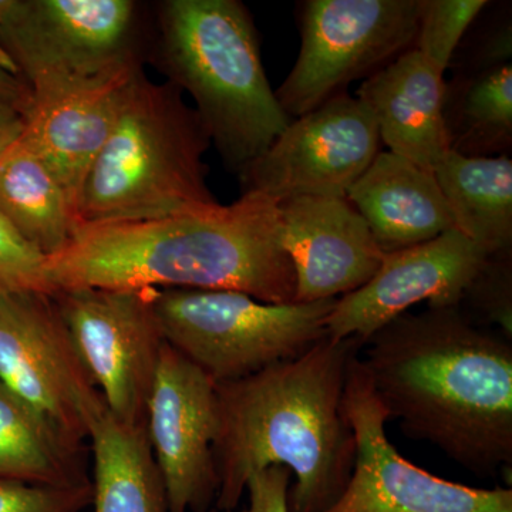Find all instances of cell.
<instances>
[{
    "label": "cell",
    "instance_id": "1",
    "mask_svg": "<svg viewBox=\"0 0 512 512\" xmlns=\"http://www.w3.org/2000/svg\"><path fill=\"white\" fill-rule=\"evenodd\" d=\"M362 363L390 420L480 477L512 467V340L463 309L402 316L365 343Z\"/></svg>",
    "mask_w": 512,
    "mask_h": 512
},
{
    "label": "cell",
    "instance_id": "2",
    "mask_svg": "<svg viewBox=\"0 0 512 512\" xmlns=\"http://www.w3.org/2000/svg\"><path fill=\"white\" fill-rule=\"evenodd\" d=\"M362 348L359 339L326 336L295 359L215 384L214 511L237 510L249 478L272 466L295 476L289 512H328L338 503L356 460L343 394Z\"/></svg>",
    "mask_w": 512,
    "mask_h": 512
},
{
    "label": "cell",
    "instance_id": "3",
    "mask_svg": "<svg viewBox=\"0 0 512 512\" xmlns=\"http://www.w3.org/2000/svg\"><path fill=\"white\" fill-rule=\"evenodd\" d=\"M46 279L52 293L202 289L272 305L295 303L296 293L278 202L259 192L160 220L82 225L63 251L46 258Z\"/></svg>",
    "mask_w": 512,
    "mask_h": 512
},
{
    "label": "cell",
    "instance_id": "4",
    "mask_svg": "<svg viewBox=\"0 0 512 512\" xmlns=\"http://www.w3.org/2000/svg\"><path fill=\"white\" fill-rule=\"evenodd\" d=\"M148 59L207 127L229 171L241 174L291 119L266 77L254 19L239 0H164L156 6Z\"/></svg>",
    "mask_w": 512,
    "mask_h": 512
},
{
    "label": "cell",
    "instance_id": "5",
    "mask_svg": "<svg viewBox=\"0 0 512 512\" xmlns=\"http://www.w3.org/2000/svg\"><path fill=\"white\" fill-rule=\"evenodd\" d=\"M211 146L184 94L140 70L84 181L79 227L160 220L217 204L204 163Z\"/></svg>",
    "mask_w": 512,
    "mask_h": 512
},
{
    "label": "cell",
    "instance_id": "6",
    "mask_svg": "<svg viewBox=\"0 0 512 512\" xmlns=\"http://www.w3.org/2000/svg\"><path fill=\"white\" fill-rule=\"evenodd\" d=\"M336 299L272 305L235 291L156 289L165 342L215 384L303 355L328 336Z\"/></svg>",
    "mask_w": 512,
    "mask_h": 512
},
{
    "label": "cell",
    "instance_id": "7",
    "mask_svg": "<svg viewBox=\"0 0 512 512\" xmlns=\"http://www.w3.org/2000/svg\"><path fill=\"white\" fill-rule=\"evenodd\" d=\"M146 16L134 0H15L0 57L46 96L143 67Z\"/></svg>",
    "mask_w": 512,
    "mask_h": 512
},
{
    "label": "cell",
    "instance_id": "8",
    "mask_svg": "<svg viewBox=\"0 0 512 512\" xmlns=\"http://www.w3.org/2000/svg\"><path fill=\"white\" fill-rule=\"evenodd\" d=\"M301 49L276 99L289 119L348 93L414 49L420 0H306Z\"/></svg>",
    "mask_w": 512,
    "mask_h": 512
},
{
    "label": "cell",
    "instance_id": "9",
    "mask_svg": "<svg viewBox=\"0 0 512 512\" xmlns=\"http://www.w3.org/2000/svg\"><path fill=\"white\" fill-rule=\"evenodd\" d=\"M156 289L83 288L52 293L70 338L107 410L146 426L165 346Z\"/></svg>",
    "mask_w": 512,
    "mask_h": 512
},
{
    "label": "cell",
    "instance_id": "10",
    "mask_svg": "<svg viewBox=\"0 0 512 512\" xmlns=\"http://www.w3.org/2000/svg\"><path fill=\"white\" fill-rule=\"evenodd\" d=\"M0 380L64 440L84 447L100 393L49 293H0Z\"/></svg>",
    "mask_w": 512,
    "mask_h": 512
},
{
    "label": "cell",
    "instance_id": "11",
    "mask_svg": "<svg viewBox=\"0 0 512 512\" xmlns=\"http://www.w3.org/2000/svg\"><path fill=\"white\" fill-rule=\"evenodd\" d=\"M343 406L356 439L348 487L328 512H512V488H473L444 480L400 456L386 434L389 414L357 356Z\"/></svg>",
    "mask_w": 512,
    "mask_h": 512
},
{
    "label": "cell",
    "instance_id": "12",
    "mask_svg": "<svg viewBox=\"0 0 512 512\" xmlns=\"http://www.w3.org/2000/svg\"><path fill=\"white\" fill-rule=\"evenodd\" d=\"M379 131L365 103L348 93L291 120L261 157L238 175L242 192L275 202L346 198L380 153Z\"/></svg>",
    "mask_w": 512,
    "mask_h": 512
},
{
    "label": "cell",
    "instance_id": "13",
    "mask_svg": "<svg viewBox=\"0 0 512 512\" xmlns=\"http://www.w3.org/2000/svg\"><path fill=\"white\" fill-rule=\"evenodd\" d=\"M215 383L165 343L147 407L148 441L168 512H211L218 493Z\"/></svg>",
    "mask_w": 512,
    "mask_h": 512
},
{
    "label": "cell",
    "instance_id": "14",
    "mask_svg": "<svg viewBox=\"0 0 512 512\" xmlns=\"http://www.w3.org/2000/svg\"><path fill=\"white\" fill-rule=\"evenodd\" d=\"M488 256L457 229L384 255L379 271L365 286L336 299L326 322L328 338H356L365 345L377 330L417 303L460 308L468 285Z\"/></svg>",
    "mask_w": 512,
    "mask_h": 512
},
{
    "label": "cell",
    "instance_id": "15",
    "mask_svg": "<svg viewBox=\"0 0 512 512\" xmlns=\"http://www.w3.org/2000/svg\"><path fill=\"white\" fill-rule=\"evenodd\" d=\"M278 205L282 244L295 271V303L342 298L379 271L386 254L346 198H295Z\"/></svg>",
    "mask_w": 512,
    "mask_h": 512
},
{
    "label": "cell",
    "instance_id": "16",
    "mask_svg": "<svg viewBox=\"0 0 512 512\" xmlns=\"http://www.w3.org/2000/svg\"><path fill=\"white\" fill-rule=\"evenodd\" d=\"M140 70L143 67L32 99L23 138L56 175L76 214L90 167L116 123L127 84Z\"/></svg>",
    "mask_w": 512,
    "mask_h": 512
},
{
    "label": "cell",
    "instance_id": "17",
    "mask_svg": "<svg viewBox=\"0 0 512 512\" xmlns=\"http://www.w3.org/2000/svg\"><path fill=\"white\" fill-rule=\"evenodd\" d=\"M444 73L416 49L357 89L390 153L433 171L448 151L443 123Z\"/></svg>",
    "mask_w": 512,
    "mask_h": 512
},
{
    "label": "cell",
    "instance_id": "18",
    "mask_svg": "<svg viewBox=\"0 0 512 512\" xmlns=\"http://www.w3.org/2000/svg\"><path fill=\"white\" fill-rule=\"evenodd\" d=\"M346 200L362 215L384 254L416 247L454 229L433 171L380 151Z\"/></svg>",
    "mask_w": 512,
    "mask_h": 512
},
{
    "label": "cell",
    "instance_id": "19",
    "mask_svg": "<svg viewBox=\"0 0 512 512\" xmlns=\"http://www.w3.org/2000/svg\"><path fill=\"white\" fill-rule=\"evenodd\" d=\"M93 451V512H168L167 493L146 426H130L103 400L87 423Z\"/></svg>",
    "mask_w": 512,
    "mask_h": 512
},
{
    "label": "cell",
    "instance_id": "20",
    "mask_svg": "<svg viewBox=\"0 0 512 512\" xmlns=\"http://www.w3.org/2000/svg\"><path fill=\"white\" fill-rule=\"evenodd\" d=\"M434 175L454 229L490 256L512 254L510 156L464 157L448 150Z\"/></svg>",
    "mask_w": 512,
    "mask_h": 512
},
{
    "label": "cell",
    "instance_id": "21",
    "mask_svg": "<svg viewBox=\"0 0 512 512\" xmlns=\"http://www.w3.org/2000/svg\"><path fill=\"white\" fill-rule=\"evenodd\" d=\"M0 215L40 254H59L79 228L62 184L25 138L0 160Z\"/></svg>",
    "mask_w": 512,
    "mask_h": 512
},
{
    "label": "cell",
    "instance_id": "22",
    "mask_svg": "<svg viewBox=\"0 0 512 512\" xmlns=\"http://www.w3.org/2000/svg\"><path fill=\"white\" fill-rule=\"evenodd\" d=\"M448 150L464 157L508 156L512 147V64L456 73L444 84Z\"/></svg>",
    "mask_w": 512,
    "mask_h": 512
},
{
    "label": "cell",
    "instance_id": "23",
    "mask_svg": "<svg viewBox=\"0 0 512 512\" xmlns=\"http://www.w3.org/2000/svg\"><path fill=\"white\" fill-rule=\"evenodd\" d=\"M84 447L70 444L0 380V478L49 487L89 484Z\"/></svg>",
    "mask_w": 512,
    "mask_h": 512
},
{
    "label": "cell",
    "instance_id": "24",
    "mask_svg": "<svg viewBox=\"0 0 512 512\" xmlns=\"http://www.w3.org/2000/svg\"><path fill=\"white\" fill-rule=\"evenodd\" d=\"M488 5L487 0H420L414 49L446 73L458 46Z\"/></svg>",
    "mask_w": 512,
    "mask_h": 512
},
{
    "label": "cell",
    "instance_id": "25",
    "mask_svg": "<svg viewBox=\"0 0 512 512\" xmlns=\"http://www.w3.org/2000/svg\"><path fill=\"white\" fill-rule=\"evenodd\" d=\"M460 309L478 325L512 340V254L488 256L468 285Z\"/></svg>",
    "mask_w": 512,
    "mask_h": 512
},
{
    "label": "cell",
    "instance_id": "26",
    "mask_svg": "<svg viewBox=\"0 0 512 512\" xmlns=\"http://www.w3.org/2000/svg\"><path fill=\"white\" fill-rule=\"evenodd\" d=\"M49 293L46 256L0 215V293Z\"/></svg>",
    "mask_w": 512,
    "mask_h": 512
},
{
    "label": "cell",
    "instance_id": "27",
    "mask_svg": "<svg viewBox=\"0 0 512 512\" xmlns=\"http://www.w3.org/2000/svg\"><path fill=\"white\" fill-rule=\"evenodd\" d=\"M92 500V481L77 487H49L0 478V512H83Z\"/></svg>",
    "mask_w": 512,
    "mask_h": 512
},
{
    "label": "cell",
    "instance_id": "28",
    "mask_svg": "<svg viewBox=\"0 0 512 512\" xmlns=\"http://www.w3.org/2000/svg\"><path fill=\"white\" fill-rule=\"evenodd\" d=\"M478 35L474 45L464 52L463 63L456 64V73H473L511 63L512 28L510 16L490 23Z\"/></svg>",
    "mask_w": 512,
    "mask_h": 512
},
{
    "label": "cell",
    "instance_id": "29",
    "mask_svg": "<svg viewBox=\"0 0 512 512\" xmlns=\"http://www.w3.org/2000/svg\"><path fill=\"white\" fill-rule=\"evenodd\" d=\"M291 485V471L284 466H272L259 471L249 478L247 484L249 503L248 507L241 512H289L288 494Z\"/></svg>",
    "mask_w": 512,
    "mask_h": 512
},
{
    "label": "cell",
    "instance_id": "30",
    "mask_svg": "<svg viewBox=\"0 0 512 512\" xmlns=\"http://www.w3.org/2000/svg\"><path fill=\"white\" fill-rule=\"evenodd\" d=\"M0 104L13 107L26 116L32 104V92L28 84L13 72L0 57Z\"/></svg>",
    "mask_w": 512,
    "mask_h": 512
},
{
    "label": "cell",
    "instance_id": "31",
    "mask_svg": "<svg viewBox=\"0 0 512 512\" xmlns=\"http://www.w3.org/2000/svg\"><path fill=\"white\" fill-rule=\"evenodd\" d=\"M26 120L20 111L0 104V160L25 133Z\"/></svg>",
    "mask_w": 512,
    "mask_h": 512
},
{
    "label": "cell",
    "instance_id": "32",
    "mask_svg": "<svg viewBox=\"0 0 512 512\" xmlns=\"http://www.w3.org/2000/svg\"><path fill=\"white\" fill-rule=\"evenodd\" d=\"M13 5H15V0H0V32H2L3 25H5Z\"/></svg>",
    "mask_w": 512,
    "mask_h": 512
}]
</instances>
